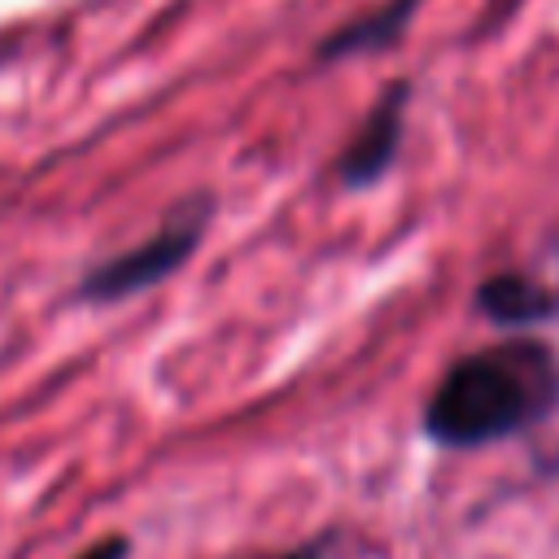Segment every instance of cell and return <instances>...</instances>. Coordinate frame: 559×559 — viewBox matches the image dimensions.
I'll use <instances>...</instances> for the list:
<instances>
[{"instance_id":"obj_3","label":"cell","mask_w":559,"mask_h":559,"mask_svg":"<svg viewBox=\"0 0 559 559\" xmlns=\"http://www.w3.org/2000/svg\"><path fill=\"white\" fill-rule=\"evenodd\" d=\"M402 114H406V87H389L384 100L367 114V122L354 131L349 148L341 153V183L358 188V183H371L397 153V140H402Z\"/></svg>"},{"instance_id":"obj_5","label":"cell","mask_w":559,"mask_h":559,"mask_svg":"<svg viewBox=\"0 0 559 559\" xmlns=\"http://www.w3.org/2000/svg\"><path fill=\"white\" fill-rule=\"evenodd\" d=\"M480 310L489 319H502V323H528V319H542L550 310V297L524 275H493L480 288Z\"/></svg>"},{"instance_id":"obj_4","label":"cell","mask_w":559,"mask_h":559,"mask_svg":"<svg viewBox=\"0 0 559 559\" xmlns=\"http://www.w3.org/2000/svg\"><path fill=\"white\" fill-rule=\"evenodd\" d=\"M415 4H419V0H389V4H380V9H371V13H362V17H354L349 26H341L319 52H323V57L376 52V48H384V44H393V39L402 35V26L411 22Z\"/></svg>"},{"instance_id":"obj_7","label":"cell","mask_w":559,"mask_h":559,"mask_svg":"<svg viewBox=\"0 0 559 559\" xmlns=\"http://www.w3.org/2000/svg\"><path fill=\"white\" fill-rule=\"evenodd\" d=\"M280 559H328V537H319V542H310V546H297V550H288V555H280Z\"/></svg>"},{"instance_id":"obj_6","label":"cell","mask_w":559,"mask_h":559,"mask_svg":"<svg viewBox=\"0 0 559 559\" xmlns=\"http://www.w3.org/2000/svg\"><path fill=\"white\" fill-rule=\"evenodd\" d=\"M127 555H131V542H127V537H105V542L87 546V550L74 555V559H127Z\"/></svg>"},{"instance_id":"obj_2","label":"cell","mask_w":559,"mask_h":559,"mask_svg":"<svg viewBox=\"0 0 559 559\" xmlns=\"http://www.w3.org/2000/svg\"><path fill=\"white\" fill-rule=\"evenodd\" d=\"M201 223H205V210L197 205L192 214H179L175 223H166L162 231H153L148 240H140L135 249L114 253L109 262H100L96 271H87L83 297H92V301H118V297H131V293L166 280L197 249Z\"/></svg>"},{"instance_id":"obj_1","label":"cell","mask_w":559,"mask_h":559,"mask_svg":"<svg viewBox=\"0 0 559 559\" xmlns=\"http://www.w3.org/2000/svg\"><path fill=\"white\" fill-rule=\"evenodd\" d=\"M559 411V354L542 341H502L459 358L428 397L432 441L467 450L515 437Z\"/></svg>"}]
</instances>
